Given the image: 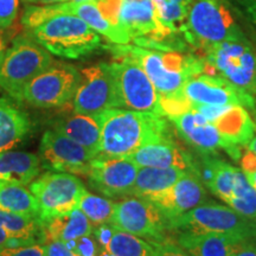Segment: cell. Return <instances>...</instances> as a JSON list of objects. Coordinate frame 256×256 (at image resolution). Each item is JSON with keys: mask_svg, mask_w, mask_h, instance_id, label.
<instances>
[{"mask_svg": "<svg viewBox=\"0 0 256 256\" xmlns=\"http://www.w3.org/2000/svg\"><path fill=\"white\" fill-rule=\"evenodd\" d=\"M0 228L12 240L11 246L40 243L46 241L44 224L40 217H31L0 211Z\"/></svg>", "mask_w": 256, "mask_h": 256, "instance_id": "f1b7e54d", "label": "cell"}, {"mask_svg": "<svg viewBox=\"0 0 256 256\" xmlns=\"http://www.w3.org/2000/svg\"><path fill=\"white\" fill-rule=\"evenodd\" d=\"M84 190L82 180L75 174L55 171L40 176L30 184L43 224L76 209Z\"/></svg>", "mask_w": 256, "mask_h": 256, "instance_id": "9c48e42d", "label": "cell"}, {"mask_svg": "<svg viewBox=\"0 0 256 256\" xmlns=\"http://www.w3.org/2000/svg\"><path fill=\"white\" fill-rule=\"evenodd\" d=\"M0 211L40 217L36 198L25 185L10 184L0 186Z\"/></svg>", "mask_w": 256, "mask_h": 256, "instance_id": "f546056e", "label": "cell"}, {"mask_svg": "<svg viewBox=\"0 0 256 256\" xmlns=\"http://www.w3.org/2000/svg\"><path fill=\"white\" fill-rule=\"evenodd\" d=\"M44 230L46 241L55 240L66 243L78 241L83 236L90 235L94 232V226L88 217L76 208L69 214L48 220L44 223Z\"/></svg>", "mask_w": 256, "mask_h": 256, "instance_id": "83f0119b", "label": "cell"}, {"mask_svg": "<svg viewBox=\"0 0 256 256\" xmlns=\"http://www.w3.org/2000/svg\"><path fill=\"white\" fill-rule=\"evenodd\" d=\"M72 14L81 18L92 30L107 38L114 44H130L132 38L120 26L119 24L110 20L102 8L95 2H66L52 5H37L26 8L23 16L25 28H32L54 16Z\"/></svg>", "mask_w": 256, "mask_h": 256, "instance_id": "ba28073f", "label": "cell"}, {"mask_svg": "<svg viewBox=\"0 0 256 256\" xmlns=\"http://www.w3.org/2000/svg\"><path fill=\"white\" fill-rule=\"evenodd\" d=\"M112 50L116 55H127L136 60L162 96L182 90L188 78L206 70L204 58L183 55L174 50H156L128 44H116Z\"/></svg>", "mask_w": 256, "mask_h": 256, "instance_id": "7a4b0ae2", "label": "cell"}, {"mask_svg": "<svg viewBox=\"0 0 256 256\" xmlns=\"http://www.w3.org/2000/svg\"><path fill=\"white\" fill-rule=\"evenodd\" d=\"M113 256H156V247L145 238L116 229L106 248Z\"/></svg>", "mask_w": 256, "mask_h": 256, "instance_id": "4dcf8cb0", "label": "cell"}, {"mask_svg": "<svg viewBox=\"0 0 256 256\" xmlns=\"http://www.w3.org/2000/svg\"><path fill=\"white\" fill-rule=\"evenodd\" d=\"M19 0H0V31L14 24L18 14Z\"/></svg>", "mask_w": 256, "mask_h": 256, "instance_id": "d590c367", "label": "cell"}, {"mask_svg": "<svg viewBox=\"0 0 256 256\" xmlns=\"http://www.w3.org/2000/svg\"><path fill=\"white\" fill-rule=\"evenodd\" d=\"M247 240L229 234L179 232L177 243L191 256H234Z\"/></svg>", "mask_w": 256, "mask_h": 256, "instance_id": "7402d4cb", "label": "cell"}, {"mask_svg": "<svg viewBox=\"0 0 256 256\" xmlns=\"http://www.w3.org/2000/svg\"><path fill=\"white\" fill-rule=\"evenodd\" d=\"M222 139V148L232 159H241V146H247L255 136L256 124L242 106H232L218 119L212 121Z\"/></svg>", "mask_w": 256, "mask_h": 256, "instance_id": "ffe728a7", "label": "cell"}, {"mask_svg": "<svg viewBox=\"0 0 256 256\" xmlns=\"http://www.w3.org/2000/svg\"><path fill=\"white\" fill-rule=\"evenodd\" d=\"M28 114L6 98H0V154L11 151L31 130Z\"/></svg>", "mask_w": 256, "mask_h": 256, "instance_id": "4316f807", "label": "cell"}, {"mask_svg": "<svg viewBox=\"0 0 256 256\" xmlns=\"http://www.w3.org/2000/svg\"><path fill=\"white\" fill-rule=\"evenodd\" d=\"M236 14L244 19L256 32V0H228Z\"/></svg>", "mask_w": 256, "mask_h": 256, "instance_id": "e575fe53", "label": "cell"}, {"mask_svg": "<svg viewBox=\"0 0 256 256\" xmlns=\"http://www.w3.org/2000/svg\"><path fill=\"white\" fill-rule=\"evenodd\" d=\"M183 94L196 104L242 106L256 110V98L226 78L211 74H200L188 78L182 88Z\"/></svg>", "mask_w": 256, "mask_h": 256, "instance_id": "9a60e30c", "label": "cell"}, {"mask_svg": "<svg viewBox=\"0 0 256 256\" xmlns=\"http://www.w3.org/2000/svg\"><path fill=\"white\" fill-rule=\"evenodd\" d=\"M40 159L28 152H5L0 154V186L28 185L38 177Z\"/></svg>", "mask_w": 256, "mask_h": 256, "instance_id": "484cf974", "label": "cell"}, {"mask_svg": "<svg viewBox=\"0 0 256 256\" xmlns=\"http://www.w3.org/2000/svg\"><path fill=\"white\" fill-rule=\"evenodd\" d=\"M188 171L177 168H139L130 196L152 200L171 188Z\"/></svg>", "mask_w": 256, "mask_h": 256, "instance_id": "d4e9b609", "label": "cell"}, {"mask_svg": "<svg viewBox=\"0 0 256 256\" xmlns=\"http://www.w3.org/2000/svg\"><path fill=\"white\" fill-rule=\"evenodd\" d=\"M52 130L98 156L101 126L98 115L80 114L74 112V114L55 121Z\"/></svg>", "mask_w": 256, "mask_h": 256, "instance_id": "cb8c5ba5", "label": "cell"}, {"mask_svg": "<svg viewBox=\"0 0 256 256\" xmlns=\"http://www.w3.org/2000/svg\"><path fill=\"white\" fill-rule=\"evenodd\" d=\"M74 112L98 115L119 108L116 83L110 63H98L81 70V81L72 98Z\"/></svg>", "mask_w": 256, "mask_h": 256, "instance_id": "4fadbf2b", "label": "cell"}, {"mask_svg": "<svg viewBox=\"0 0 256 256\" xmlns=\"http://www.w3.org/2000/svg\"><path fill=\"white\" fill-rule=\"evenodd\" d=\"M110 63L116 83L119 108L158 114L160 94L147 74L136 60L127 55H116Z\"/></svg>", "mask_w": 256, "mask_h": 256, "instance_id": "30bf717a", "label": "cell"}, {"mask_svg": "<svg viewBox=\"0 0 256 256\" xmlns=\"http://www.w3.org/2000/svg\"><path fill=\"white\" fill-rule=\"evenodd\" d=\"M46 256H81L69 243L49 240L46 244Z\"/></svg>", "mask_w": 256, "mask_h": 256, "instance_id": "f35d334b", "label": "cell"}, {"mask_svg": "<svg viewBox=\"0 0 256 256\" xmlns=\"http://www.w3.org/2000/svg\"><path fill=\"white\" fill-rule=\"evenodd\" d=\"M40 162L55 172L87 176L92 160L98 156L90 150L80 145L55 130L43 134L40 145Z\"/></svg>", "mask_w": 256, "mask_h": 256, "instance_id": "2e32d148", "label": "cell"}, {"mask_svg": "<svg viewBox=\"0 0 256 256\" xmlns=\"http://www.w3.org/2000/svg\"><path fill=\"white\" fill-rule=\"evenodd\" d=\"M202 162L197 164L198 174L206 188L226 202L232 197L236 182L242 170L216 158L215 154H200Z\"/></svg>", "mask_w": 256, "mask_h": 256, "instance_id": "603a6c76", "label": "cell"}, {"mask_svg": "<svg viewBox=\"0 0 256 256\" xmlns=\"http://www.w3.org/2000/svg\"><path fill=\"white\" fill-rule=\"evenodd\" d=\"M139 168H177L197 172V164L188 152L176 144L171 136L160 142L147 144L126 158Z\"/></svg>", "mask_w": 256, "mask_h": 256, "instance_id": "d6986e66", "label": "cell"}, {"mask_svg": "<svg viewBox=\"0 0 256 256\" xmlns=\"http://www.w3.org/2000/svg\"><path fill=\"white\" fill-rule=\"evenodd\" d=\"M98 118L101 156L128 158L140 147L171 136L168 122L156 113L110 108L98 114Z\"/></svg>", "mask_w": 256, "mask_h": 256, "instance_id": "6da1fadb", "label": "cell"}, {"mask_svg": "<svg viewBox=\"0 0 256 256\" xmlns=\"http://www.w3.org/2000/svg\"><path fill=\"white\" fill-rule=\"evenodd\" d=\"M110 224L154 243L166 241V232H170L168 218L158 206L133 196L116 203Z\"/></svg>", "mask_w": 256, "mask_h": 256, "instance_id": "7c38bea8", "label": "cell"}, {"mask_svg": "<svg viewBox=\"0 0 256 256\" xmlns=\"http://www.w3.org/2000/svg\"><path fill=\"white\" fill-rule=\"evenodd\" d=\"M116 20L132 40L144 48H152L174 34L159 20L152 0H120Z\"/></svg>", "mask_w": 256, "mask_h": 256, "instance_id": "5bb4252c", "label": "cell"}, {"mask_svg": "<svg viewBox=\"0 0 256 256\" xmlns=\"http://www.w3.org/2000/svg\"><path fill=\"white\" fill-rule=\"evenodd\" d=\"M241 168L249 184L256 191V154L248 150L244 154L241 156Z\"/></svg>", "mask_w": 256, "mask_h": 256, "instance_id": "74e56055", "label": "cell"}, {"mask_svg": "<svg viewBox=\"0 0 256 256\" xmlns=\"http://www.w3.org/2000/svg\"><path fill=\"white\" fill-rule=\"evenodd\" d=\"M170 232H220L256 240V220L242 215L232 208L218 204H202L168 222Z\"/></svg>", "mask_w": 256, "mask_h": 256, "instance_id": "8992f818", "label": "cell"}, {"mask_svg": "<svg viewBox=\"0 0 256 256\" xmlns=\"http://www.w3.org/2000/svg\"><path fill=\"white\" fill-rule=\"evenodd\" d=\"M114 232V226L112 224H101V226H95L92 235L98 244V249L106 248L110 243L112 236Z\"/></svg>", "mask_w": 256, "mask_h": 256, "instance_id": "60d3db41", "label": "cell"}, {"mask_svg": "<svg viewBox=\"0 0 256 256\" xmlns=\"http://www.w3.org/2000/svg\"><path fill=\"white\" fill-rule=\"evenodd\" d=\"M115 206L116 203H114L113 200L92 194L86 188L80 198L78 208L88 217L92 226H98L101 224H110Z\"/></svg>", "mask_w": 256, "mask_h": 256, "instance_id": "1f68e13d", "label": "cell"}, {"mask_svg": "<svg viewBox=\"0 0 256 256\" xmlns=\"http://www.w3.org/2000/svg\"><path fill=\"white\" fill-rule=\"evenodd\" d=\"M0 256H46V246L42 243L6 246L0 248Z\"/></svg>", "mask_w": 256, "mask_h": 256, "instance_id": "836d02e7", "label": "cell"}, {"mask_svg": "<svg viewBox=\"0 0 256 256\" xmlns=\"http://www.w3.org/2000/svg\"><path fill=\"white\" fill-rule=\"evenodd\" d=\"M6 50H8V46H6V40H5V37L2 34V31H0V64H2V60H4Z\"/></svg>", "mask_w": 256, "mask_h": 256, "instance_id": "ee69618b", "label": "cell"}, {"mask_svg": "<svg viewBox=\"0 0 256 256\" xmlns=\"http://www.w3.org/2000/svg\"><path fill=\"white\" fill-rule=\"evenodd\" d=\"M206 190L197 172L188 171L171 188L151 202L158 206L170 220L204 204Z\"/></svg>", "mask_w": 256, "mask_h": 256, "instance_id": "ac0fdd59", "label": "cell"}, {"mask_svg": "<svg viewBox=\"0 0 256 256\" xmlns=\"http://www.w3.org/2000/svg\"><path fill=\"white\" fill-rule=\"evenodd\" d=\"M234 256H256V240L243 243Z\"/></svg>", "mask_w": 256, "mask_h": 256, "instance_id": "b9f144b4", "label": "cell"}, {"mask_svg": "<svg viewBox=\"0 0 256 256\" xmlns=\"http://www.w3.org/2000/svg\"><path fill=\"white\" fill-rule=\"evenodd\" d=\"M30 30L37 43L63 58H81L101 46L100 34L72 14L54 16Z\"/></svg>", "mask_w": 256, "mask_h": 256, "instance_id": "277c9868", "label": "cell"}, {"mask_svg": "<svg viewBox=\"0 0 256 256\" xmlns=\"http://www.w3.org/2000/svg\"><path fill=\"white\" fill-rule=\"evenodd\" d=\"M139 166L126 158L98 156L88 170L89 185L106 197H130Z\"/></svg>", "mask_w": 256, "mask_h": 256, "instance_id": "e0dca14e", "label": "cell"}, {"mask_svg": "<svg viewBox=\"0 0 256 256\" xmlns=\"http://www.w3.org/2000/svg\"><path fill=\"white\" fill-rule=\"evenodd\" d=\"M25 2H30V4L34 5H52V4H60V2H66L69 0H24Z\"/></svg>", "mask_w": 256, "mask_h": 256, "instance_id": "7bdbcfd3", "label": "cell"}, {"mask_svg": "<svg viewBox=\"0 0 256 256\" xmlns=\"http://www.w3.org/2000/svg\"><path fill=\"white\" fill-rule=\"evenodd\" d=\"M54 63L51 54L34 40L18 37L0 64V88L22 101L25 87Z\"/></svg>", "mask_w": 256, "mask_h": 256, "instance_id": "5b68a950", "label": "cell"}, {"mask_svg": "<svg viewBox=\"0 0 256 256\" xmlns=\"http://www.w3.org/2000/svg\"><path fill=\"white\" fill-rule=\"evenodd\" d=\"M170 120L174 122L179 136L200 154H215L217 150L222 148V139L215 124L196 110L170 118Z\"/></svg>", "mask_w": 256, "mask_h": 256, "instance_id": "44dd1931", "label": "cell"}, {"mask_svg": "<svg viewBox=\"0 0 256 256\" xmlns=\"http://www.w3.org/2000/svg\"><path fill=\"white\" fill-rule=\"evenodd\" d=\"M66 243H69L81 256H98V244L92 234L83 236V238H78V241Z\"/></svg>", "mask_w": 256, "mask_h": 256, "instance_id": "8d00e7d4", "label": "cell"}, {"mask_svg": "<svg viewBox=\"0 0 256 256\" xmlns=\"http://www.w3.org/2000/svg\"><path fill=\"white\" fill-rule=\"evenodd\" d=\"M159 20L172 34L180 32L192 0H152Z\"/></svg>", "mask_w": 256, "mask_h": 256, "instance_id": "d6a6232c", "label": "cell"}, {"mask_svg": "<svg viewBox=\"0 0 256 256\" xmlns=\"http://www.w3.org/2000/svg\"><path fill=\"white\" fill-rule=\"evenodd\" d=\"M156 247V256H191L178 243L164 241L160 243L152 242Z\"/></svg>", "mask_w": 256, "mask_h": 256, "instance_id": "ab89813d", "label": "cell"}, {"mask_svg": "<svg viewBox=\"0 0 256 256\" xmlns=\"http://www.w3.org/2000/svg\"><path fill=\"white\" fill-rule=\"evenodd\" d=\"M81 81V72L62 62H54L25 87L22 101L38 108H57L72 100Z\"/></svg>", "mask_w": 256, "mask_h": 256, "instance_id": "8fae6325", "label": "cell"}, {"mask_svg": "<svg viewBox=\"0 0 256 256\" xmlns=\"http://www.w3.org/2000/svg\"><path fill=\"white\" fill-rule=\"evenodd\" d=\"M228 0H192L180 32L196 49L223 42L249 40Z\"/></svg>", "mask_w": 256, "mask_h": 256, "instance_id": "3957f363", "label": "cell"}, {"mask_svg": "<svg viewBox=\"0 0 256 256\" xmlns=\"http://www.w3.org/2000/svg\"><path fill=\"white\" fill-rule=\"evenodd\" d=\"M206 70L256 98V52L249 40L223 42L204 51Z\"/></svg>", "mask_w": 256, "mask_h": 256, "instance_id": "52a82bcc", "label": "cell"}, {"mask_svg": "<svg viewBox=\"0 0 256 256\" xmlns=\"http://www.w3.org/2000/svg\"><path fill=\"white\" fill-rule=\"evenodd\" d=\"M247 146H248L249 151L254 153V154H256V134H255V136L252 138V139L250 140V142H249Z\"/></svg>", "mask_w": 256, "mask_h": 256, "instance_id": "f6af8a7d", "label": "cell"}]
</instances>
